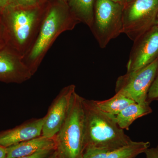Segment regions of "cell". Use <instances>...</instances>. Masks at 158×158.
<instances>
[{"mask_svg": "<svg viewBox=\"0 0 158 158\" xmlns=\"http://www.w3.org/2000/svg\"><path fill=\"white\" fill-rule=\"evenodd\" d=\"M56 153L55 150L47 158H56Z\"/></svg>", "mask_w": 158, "mask_h": 158, "instance_id": "d4e9b609", "label": "cell"}, {"mask_svg": "<svg viewBox=\"0 0 158 158\" xmlns=\"http://www.w3.org/2000/svg\"><path fill=\"white\" fill-rule=\"evenodd\" d=\"M150 146L149 142L133 141L123 147L112 150H85L82 158H135Z\"/></svg>", "mask_w": 158, "mask_h": 158, "instance_id": "7c38bea8", "label": "cell"}, {"mask_svg": "<svg viewBox=\"0 0 158 158\" xmlns=\"http://www.w3.org/2000/svg\"><path fill=\"white\" fill-rule=\"evenodd\" d=\"M9 6L8 0H0V14Z\"/></svg>", "mask_w": 158, "mask_h": 158, "instance_id": "7402d4cb", "label": "cell"}, {"mask_svg": "<svg viewBox=\"0 0 158 158\" xmlns=\"http://www.w3.org/2000/svg\"><path fill=\"white\" fill-rule=\"evenodd\" d=\"M144 153L146 158H158V145L156 147L147 148Z\"/></svg>", "mask_w": 158, "mask_h": 158, "instance_id": "44dd1931", "label": "cell"}, {"mask_svg": "<svg viewBox=\"0 0 158 158\" xmlns=\"http://www.w3.org/2000/svg\"><path fill=\"white\" fill-rule=\"evenodd\" d=\"M150 103L134 102L124 108L116 116V119L119 127L123 130H128L130 126L137 118L152 113Z\"/></svg>", "mask_w": 158, "mask_h": 158, "instance_id": "5bb4252c", "label": "cell"}, {"mask_svg": "<svg viewBox=\"0 0 158 158\" xmlns=\"http://www.w3.org/2000/svg\"><path fill=\"white\" fill-rule=\"evenodd\" d=\"M9 6L13 7H27L36 6L39 0H8Z\"/></svg>", "mask_w": 158, "mask_h": 158, "instance_id": "e0dca14e", "label": "cell"}, {"mask_svg": "<svg viewBox=\"0 0 158 158\" xmlns=\"http://www.w3.org/2000/svg\"><path fill=\"white\" fill-rule=\"evenodd\" d=\"M132 1H133V0H127V3L130 2H131Z\"/></svg>", "mask_w": 158, "mask_h": 158, "instance_id": "83f0119b", "label": "cell"}, {"mask_svg": "<svg viewBox=\"0 0 158 158\" xmlns=\"http://www.w3.org/2000/svg\"><path fill=\"white\" fill-rule=\"evenodd\" d=\"M158 72V58L149 65L118 77L116 93L120 94L138 103L147 102L148 93Z\"/></svg>", "mask_w": 158, "mask_h": 158, "instance_id": "52a82bcc", "label": "cell"}, {"mask_svg": "<svg viewBox=\"0 0 158 158\" xmlns=\"http://www.w3.org/2000/svg\"><path fill=\"white\" fill-rule=\"evenodd\" d=\"M45 116L0 133V145L8 148L41 135Z\"/></svg>", "mask_w": 158, "mask_h": 158, "instance_id": "8fae6325", "label": "cell"}, {"mask_svg": "<svg viewBox=\"0 0 158 158\" xmlns=\"http://www.w3.org/2000/svg\"><path fill=\"white\" fill-rule=\"evenodd\" d=\"M124 7L111 0H96L90 29L102 48L122 34Z\"/></svg>", "mask_w": 158, "mask_h": 158, "instance_id": "5b68a950", "label": "cell"}, {"mask_svg": "<svg viewBox=\"0 0 158 158\" xmlns=\"http://www.w3.org/2000/svg\"><path fill=\"white\" fill-rule=\"evenodd\" d=\"M41 2L31 7L8 6L1 14L7 45L17 52L23 59L36 40L46 13L43 15L41 12Z\"/></svg>", "mask_w": 158, "mask_h": 158, "instance_id": "3957f363", "label": "cell"}, {"mask_svg": "<svg viewBox=\"0 0 158 158\" xmlns=\"http://www.w3.org/2000/svg\"><path fill=\"white\" fill-rule=\"evenodd\" d=\"M85 149L112 150L133 141L118 126L116 116L100 110L94 100L83 99Z\"/></svg>", "mask_w": 158, "mask_h": 158, "instance_id": "7a4b0ae2", "label": "cell"}, {"mask_svg": "<svg viewBox=\"0 0 158 158\" xmlns=\"http://www.w3.org/2000/svg\"><path fill=\"white\" fill-rule=\"evenodd\" d=\"M111 1H113L115 2L118 3V4H121V5H123L125 6L127 4V0H111Z\"/></svg>", "mask_w": 158, "mask_h": 158, "instance_id": "cb8c5ba5", "label": "cell"}, {"mask_svg": "<svg viewBox=\"0 0 158 158\" xmlns=\"http://www.w3.org/2000/svg\"><path fill=\"white\" fill-rule=\"evenodd\" d=\"M158 0H133L125 6L122 33L135 41L156 25Z\"/></svg>", "mask_w": 158, "mask_h": 158, "instance_id": "8992f818", "label": "cell"}, {"mask_svg": "<svg viewBox=\"0 0 158 158\" xmlns=\"http://www.w3.org/2000/svg\"><path fill=\"white\" fill-rule=\"evenodd\" d=\"M154 100H158V72L148 93V102L150 104Z\"/></svg>", "mask_w": 158, "mask_h": 158, "instance_id": "ac0fdd59", "label": "cell"}, {"mask_svg": "<svg viewBox=\"0 0 158 158\" xmlns=\"http://www.w3.org/2000/svg\"><path fill=\"white\" fill-rule=\"evenodd\" d=\"M7 45L6 31L3 24L1 14H0V50L5 48Z\"/></svg>", "mask_w": 158, "mask_h": 158, "instance_id": "ffe728a7", "label": "cell"}, {"mask_svg": "<svg viewBox=\"0 0 158 158\" xmlns=\"http://www.w3.org/2000/svg\"><path fill=\"white\" fill-rule=\"evenodd\" d=\"M134 42L127 65V73L145 67L158 59V26H153Z\"/></svg>", "mask_w": 158, "mask_h": 158, "instance_id": "ba28073f", "label": "cell"}, {"mask_svg": "<svg viewBox=\"0 0 158 158\" xmlns=\"http://www.w3.org/2000/svg\"><path fill=\"white\" fill-rule=\"evenodd\" d=\"M156 25L158 27V12L157 14L156 18Z\"/></svg>", "mask_w": 158, "mask_h": 158, "instance_id": "484cf974", "label": "cell"}, {"mask_svg": "<svg viewBox=\"0 0 158 158\" xmlns=\"http://www.w3.org/2000/svg\"><path fill=\"white\" fill-rule=\"evenodd\" d=\"M83 99L73 94L68 114L54 138L56 158H82L85 149Z\"/></svg>", "mask_w": 158, "mask_h": 158, "instance_id": "277c9868", "label": "cell"}, {"mask_svg": "<svg viewBox=\"0 0 158 158\" xmlns=\"http://www.w3.org/2000/svg\"><path fill=\"white\" fill-rule=\"evenodd\" d=\"M46 149H56L55 140L41 135L6 148V158L21 157Z\"/></svg>", "mask_w": 158, "mask_h": 158, "instance_id": "4fadbf2b", "label": "cell"}, {"mask_svg": "<svg viewBox=\"0 0 158 158\" xmlns=\"http://www.w3.org/2000/svg\"><path fill=\"white\" fill-rule=\"evenodd\" d=\"M39 1H42V0H39Z\"/></svg>", "mask_w": 158, "mask_h": 158, "instance_id": "f1b7e54d", "label": "cell"}, {"mask_svg": "<svg viewBox=\"0 0 158 158\" xmlns=\"http://www.w3.org/2000/svg\"><path fill=\"white\" fill-rule=\"evenodd\" d=\"M59 1H62V2H64L68 3L69 0H59Z\"/></svg>", "mask_w": 158, "mask_h": 158, "instance_id": "4316f807", "label": "cell"}, {"mask_svg": "<svg viewBox=\"0 0 158 158\" xmlns=\"http://www.w3.org/2000/svg\"><path fill=\"white\" fill-rule=\"evenodd\" d=\"M101 110L113 116H116L128 105L135 102L132 100L120 94L116 93L114 96L103 101H94Z\"/></svg>", "mask_w": 158, "mask_h": 158, "instance_id": "2e32d148", "label": "cell"}, {"mask_svg": "<svg viewBox=\"0 0 158 158\" xmlns=\"http://www.w3.org/2000/svg\"><path fill=\"white\" fill-rule=\"evenodd\" d=\"M76 87L71 85L62 88L49 108L43 126L41 135L54 138L65 121Z\"/></svg>", "mask_w": 158, "mask_h": 158, "instance_id": "9c48e42d", "label": "cell"}, {"mask_svg": "<svg viewBox=\"0 0 158 158\" xmlns=\"http://www.w3.org/2000/svg\"><path fill=\"white\" fill-rule=\"evenodd\" d=\"M33 76L17 52L8 45L0 50V81L22 84Z\"/></svg>", "mask_w": 158, "mask_h": 158, "instance_id": "30bf717a", "label": "cell"}, {"mask_svg": "<svg viewBox=\"0 0 158 158\" xmlns=\"http://www.w3.org/2000/svg\"><path fill=\"white\" fill-rule=\"evenodd\" d=\"M7 150L6 148L0 145V158H6Z\"/></svg>", "mask_w": 158, "mask_h": 158, "instance_id": "603a6c76", "label": "cell"}, {"mask_svg": "<svg viewBox=\"0 0 158 158\" xmlns=\"http://www.w3.org/2000/svg\"><path fill=\"white\" fill-rule=\"evenodd\" d=\"M55 150V149L42 150L33 154L18 158H47Z\"/></svg>", "mask_w": 158, "mask_h": 158, "instance_id": "d6986e66", "label": "cell"}, {"mask_svg": "<svg viewBox=\"0 0 158 158\" xmlns=\"http://www.w3.org/2000/svg\"><path fill=\"white\" fill-rule=\"evenodd\" d=\"M95 2L96 0H69L68 5L78 20L90 29L93 22Z\"/></svg>", "mask_w": 158, "mask_h": 158, "instance_id": "9a60e30c", "label": "cell"}, {"mask_svg": "<svg viewBox=\"0 0 158 158\" xmlns=\"http://www.w3.org/2000/svg\"><path fill=\"white\" fill-rule=\"evenodd\" d=\"M57 1L46 12L37 38L23 59L34 75L60 34L73 30L80 23L72 13L68 3Z\"/></svg>", "mask_w": 158, "mask_h": 158, "instance_id": "6da1fadb", "label": "cell"}]
</instances>
